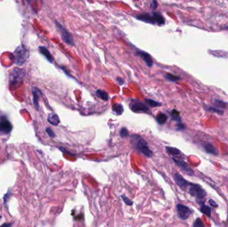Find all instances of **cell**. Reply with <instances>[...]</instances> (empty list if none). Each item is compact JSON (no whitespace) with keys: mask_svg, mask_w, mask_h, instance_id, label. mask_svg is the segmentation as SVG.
Wrapping results in <instances>:
<instances>
[{"mask_svg":"<svg viewBox=\"0 0 228 227\" xmlns=\"http://www.w3.org/2000/svg\"><path fill=\"white\" fill-rule=\"evenodd\" d=\"M130 143L137 152L146 157H151L152 156V151L149 149L147 142L141 136L135 134L132 135L130 138Z\"/></svg>","mask_w":228,"mask_h":227,"instance_id":"obj_1","label":"cell"},{"mask_svg":"<svg viewBox=\"0 0 228 227\" xmlns=\"http://www.w3.org/2000/svg\"><path fill=\"white\" fill-rule=\"evenodd\" d=\"M26 71L23 69L18 68L14 69L10 75V85L14 89L17 88L22 83Z\"/></svg>","mask_w":228,"mask_h":227,"instance_id":"obj_2","label":"cell"},{"mask_svg":"<svg viewBox=\"0 0 228 227\" xmlns=\"http://www.w3.org/2000/svg\"><path fill=\"white\" fill-rule=\"evenodd\" d=\"M15 63L18 65H22L25 63L29 57V51L23 45H20L14 51Z\"/></svg>","mask_w":228,"mask_h":227,"instance_id":"obj_3","label":"cell"},{"mask_svg":"<svg viewBox=\"0 0 228 227\" xmlns=\"http://www.w3.org/2000/svg\"><path fill=\"white\" fill-rule=\"evenodd\" d=\"M55 24L56 25L57 29L60 32L62 40L71 46L74 45V41H73L72 35L70 34L69 32L67 31L65 27L60 24L57 21H55Z\"/></svg>","mask_w":228,"mask_h":227,"instance_id":"obj_4","label":"cell"},{"mask_svg":"<svg viewBox=\"0 0 228 227\" xmlns=\"http://www.w3.org/2000/svg\"><path fill=\"white\" fill-rule=\"evenodd\" d=\"M188 191L191 195L193 197H195L198 201L204 199L206 196V192L201 186L197 184L191 183L189 186L188 187Z\"/></svg>","mask_w":228,"mask_h":227,"instance_id":"obj_5","label":"cell"},{"mask_svg":"<svg viewBox=\"0 0 228 227\" xmlns=\"http://www.w3.org/2000/svg\"><path fill=\"white\" fill-rule=\"evenodd\" d=\"M129 108L133 112L135 113H140V112H144V113H149V109L146 105L141 101L132 99L129 103Z\"/></svg>","mask_w":228,"mask_h":227,"instance_id":"obj_6","label":"cell"},{"mask_svg":"<svg viewBox=\"0 0 228 227\" xmlns=\"http://www.w3.org/2000/svg\"><path fill=\"white\" fill-rule=\"evenodd\" d=\"M12 130V125L5 116L0 117V133L9 134Z\"/></svg>","mask_w":228,"mask_h":227,"instance_id":"obj_7","label":"cell"},{"mask_svg":"<svg viewBox=\"0 0 228 227\" xmlns=\"http://www.w3.org/2000/svg\"><path fill=\"white\" fill-rule=\"evenodd\" d=\"M176 208L178 216L182 220H186L192 213L190 208L182 204H177Z\"/></svg>","mask_w":228,"mask_h":227,"instance_id":"obj_8","label":"cell"},{"mask_svg":"<svg viewBox=\"0 0 228 227\" xmlns=\"http://www.w3.org/2000/svg\"><path fill=\"white\" fill-rule=\"evenodd\" d=\"M173 160L175 163L176 164L177 166L180 167L185 173H186L187 174H188V175H190V176L193 175V170L190 168V167L189 166L187 162H186L183 160H181V159H175V158H173Z\"/></svg>","mask_w":228,"mask_h":227,"instance_id":"obj_9","label":"cell"},{"mask_svg":"<svg viewBox=\"0 0 228 227\" xmlns=\"http://www.w3.org/2000/svg\"><path fill=\"white\" fill-rule=\"evenodd\" d=\"M174 180L175 183H177L178 186H180L181 189L183 190L188 189V187L189 186L191 183L188 182L179 173H175L174 174Z\"/></svg>","mask_w":228,"mask_h":227,"instance_id":"obj_10","label":"cell"},{"mask_svg":"<svg viewBox=\"0 0 228 227\" xmlns=\"http://www.w3.org/2000/svg\"><path fill=\"white\" fill-rule=\"evenodd\" d=\"M136 55L142 58V59L145 61V63H146V65L149 67H152L153 66V61L152 59V57L148 53L139 50L136 51Z\"/></svg>","mask_w":228,"mask_h":227,"instance_id":"obj_11","label":"cell"},{"mask_svg":"<svg viewBox=\"0 0 228 227\" xmlns=\"http://www.w3.org/2000/svg\"><path fill=\"white\" fill-rule=\"evenodd\" d=\"M136 19L147 23L155 24V22H154V20L153 19L152 15H150L147 13H144V14H141L137 15L136 16Z\"/></svg>","mask_w":228,"mask_h":227,"instance_id":"obj_12","label":"cell"},{"mask_svg":"<svg viewBox=\"0 0 228 227\" xmlns=\"http://www.w3.org/2000/svg\"><path fill=\"white\" fill-rule=\"evenodd\" d=\"M32 94L33 96V103L37 110L39 109V98L42 95V92L39 89L33 87L32 89Z\"/></svg>","mask_w":228,"mask_h":227,"instance_id":"obj_13","label":"cell"},{"mask_svg":"<svg viewBox=\"0 0 228 227\" xmlns=\"http://www.w3.org/2000/svg\"><path fill=\"white\" fill-rule=\"evenodd\" d=\"M152 17L155 23H157L158 26H162L165 24V19L163 15L158 12L153 11L152 13Z\"/></svg>","mask_w":228,"mask_h":227,"instance_id":"obj_14","label":"cell"},{"mask_svg":"<svg viewBox=\"0 0 228 227\" xmlns=\"http://www.w3.org/2000/svg\"><path fill=\"white\" fill-rule=\"evenodd\" d=\"M39 51L40 52V53L43 55L46 59H47L50 63H52L54 61V58L52 57L51 54L50 53V52L49 51L47 48L45 47H44V46H40L39 47Z\"/></svg>","mask_w":228,"mask_h":227,"instance_id":"obj_15","label":"cell"},{"mask_svg":"<svg viewBox=\"0 0 228 227\" xmlns=\"http://www.w3.org/2000/svg\"><path fill=\"white\" fill-rule=\"evenodd\" d=\"M48 121L50 123L51 125H54V126H57V125L60 124V119L57 114L52 113L48 115Z\"/></svg>","mask_w":228,"mask_h":227,"instance_id":"obj_16","label":"cell"},{"mask_svg":"<svg viewBox=\"0 0 228 227\" xmlns=\"http://www.w3.org/2000/svg\"><path fill=\"white\" fill-rule=\"evenodd\" d=\"M203 148H204L205 152L209 153V154H211L214 155H217L218 154L217 149L215 148L214 145H212L210 143H205V145H203Z\"/></svg>","mask_w":228,"mask_h":227,"instance_id":"obj_17","label":"cell"},{"mask_svg":"<svg viewBox=\"0 0 228 227\" xmlns=\"http://www.w3.org/2000/svg\"><path fill=\"white\" fill-rule=\"evenodd\" d=\"M112 111L115 113L116 115H121L124 111V107H123L122 104H115V105L112 106Z\"/></svg>","mask_w":228,"mask_h":227,"instance_id":"obj_18","label":"cell"},{"mask_svg":"<svg viewBox=\"0 0 228 227\" xmlns=\"http://www.w3.org/2000/svg\"><path fill=\"white\" fill-rule=\"evenodd\" d=\"M156 119L157 122L158 123V124L163 125L168 120V116L166 115L165 113H159V114L156 116Z\"/></svg>","mask_w":228,"mask_h":227,"instance_id":"obj_19","label":"cell"},{"mask_svg":"<svg viewBox=\"0 0 228 227\" xmlns=\"http://www.w3.org/2000/svg\"><path fill=\"white\" fill-rule=\"evenodd\" d=\"M95 93H96L97 96L98 97H100V99H101L102 100L106 101H108L109 96L107 92L104 91L103 90H101V89H97L96 92H95Z\"/></svg>","mask_w":228,"mask_h":227,"instance_id":"obj_20","label":"cell"},{"mask_svg":"<svg viewBox=\"0 0 228 227\" xmlns=\"http://www.w3.org/2000/svg\"><path fill=\"white\" fill-rule=\"evenodd\" d=\"M166 151H167L168 153L170 154L173 156H177L181 154V151L177 148H175V147H165Z\"/></svg>","mask_w":228,"mask_h":227,"instance_id":"obj_21","label":"cell"},{"mask_svg":"<svg viewBox=\"0 0 228 227\" xmlns=\"http://www.w3.org/2000/svg\"><path fill=\"white\" fill-rule=\"evenodd\" d=\"M170 115L173 120L177 121V123H181V119L180 115V112L177 111V110H175V109L171 110V111L170 112Z\"/></svg>","mask_w":228,"mask_h":227,"instance_id":"obj_22","label":"cell"},{"mask_svg":"<svg viewBox=\"0 0 228 227\" xmlns=\"http://www.w3.org/2000/svg\"><path fill=\"white\" fill-rule=\"evenodd\" d=\"M200 211L202 213H203L205 215H207L208 216H211V209L208 206H206L205 204H202L201 207H200Z\"/></svg>","mask_w":228,"mask_h":227,"instance_id":"obj_23","label":"cell"},{"mask_svg":"<svg viewBox=\"0 0 228 227\" xmlns=\"http://www.w3.org/2000/svg\"><path fill=\"white\" fill-rule=\"evenodd\" d=\"M165 79L167 81H169L175 82V81H180V77H178V76L170 74V73H168V74L165 75Z\"/></svg>","mask_w":228,"mask_h":227,"instance_id":"obj_24","label":"cell"},{"mask_svg":"<svg viewBox=\"0 0 228 227\" xmlns=\"http://www.w3.org/2000/svg\"><path fill=\"white\" fill-rule=\"evenodd\" d=\"M146 103L149 107H159L162 105V103H160L158 102V101H156L153 99H147L146 100Z\"/></svg>","mask_w":228,"mask_h":227,"instance_id":"obj_25","label":"cell"},{"mask_svg":"<svg viewBox=\"0 0 228 227\" xmlns=\"http://www.w3.org/2000/svg\"><path fill=\"white\" fill-rule=\"evenodd\" d=\"M214 103L215 106L216 107H221V108H223H223L226 107V103L223 102V101H222L215 99Z\"/></svg>","mask_w":228,"mask_h":227,"instance_id":"obj_26","label":"cell"},{"mask_svg":"<svg viewBox=\"0 0 228 227\" xmlns=\"http://www.w3.org/2000/svg\"><path fill=\"white\" fill-rule=\"evenodd\" d=\"M119 135L120 137L124 138V137H127L129 136V131H128L127 129L125 127H123L121 129V130L119 131Z\"/></svg>","mask_w":228,"mask_h":227,"instance_id":"obj_27","label":"cell"},{"mask_svg":"<svg viewBox=\"0 0 228 227\" xmlns=\"http://www.w3.org/2000/svg\"><path fill=\"white\" fill-rule=\"evenodd\" d=\"M122 198L123 201H124L125 203L127 205H128V206H131V205L133 204V201H132L130 198H129L128 197H126V196L122 195Z\"/></svg>","mask_w":228,"mask_h":227,"instance_id":"obj_28","label":"cell"},{"mask_svg":"<svg viewBox=\"0 0 228 227\" xmlns=\"http://www.w3.org/2000/svg\"><path fill=\"white\" fill-rule=\"evenodd\" d=\"M193 227H205L202 220L200 219H197L193 223Z\"/></svg>","mask_w":228,"mask_h":227,"instance_id":"obj_29","label":"cell"},{"mask_svg":"<svg viewBox=\"0 0 228 227\" xmlns=\"http://www.w3.org/2000/svg\"><path fill=\"white\" fill-rule=\"evenodd\" d=\"M45 131H46V133H48V135L50 136V137H51V138H54V137H55V133H54V131L52 130L51 128L48 127L47 129H46V130H45Z\"/></svg>","mask_w":228,"mask_h":227,"instance_id":"obj_30","label":"cell"},{"mask_svg":"<svg viewBox=\"0 0 228 227\" xmlns=\"http://www.w3.org/2000/svg\"><path fill=\"white\" fill-rule=\"evenodd\" d=\"M184 129H185V125L181 123H178L176 125V129L177 131L183 130Z\"/></svg>","mask_w":228,"mask_h":227,"instance_id":"obj_31","label":"cell"},{"mask_svg":"<svg viewBox=\"0 0 228 227\" xmlns=\"http://www.w3.org/2000/svg\"><path fill=\"white\" fill-rule=\"evenodd\" d=\"M209 110H210V111H215V113H218V114H223V111H221V110H220V109H217L216 108H214V107H211V108H209Z\"/></svg>","mask_w":228,"mask_h":227,"instance_id":"obj_32","label":"cell"},{"mask_svg":"<svg viewBox=\"0 0 228 227\" xmlns=\"http://www.w3.org/2000/svg\"><path fill=\"white\" fill-rule=\"evenodd\" d=\"M158 3L156 1H152V3H151V8H152L153 10H156V9L158 8Z\"/></svg>","mask_w":228,"mask_h":227,"instance_id":"obj_33","label":"cell"},{"mask_svg":"<svg viewBox=\"0 0 228 227\" xmlns=\"http://www.w3.org/2000/svg\"><path fill=\"white\" fill-rule=\"evenodd\" d=\"M209 203L211 205V206H213L214 207H217V204L216 203H215V202L214 200H212V199H210V200L209 201Z\"/></svg>","mask_w":228,"mask_h":227,"instance_id":"obj_34","label":"cell"},{"mask_svg":"<svg viewBox=\"0 0 228 227\" xmlns=\"http://www.w3.org/2000/svg\"><path fill=\"white\" fill-rule=\"evenodd\" d=\"M117 81H118L119 83V85H123V84L124 83V80L122 78H121V77H118V78H117Z\"/></svg>","mask_w":228,"mask_h":227,"instance_id":"obj_35","label":"cell"},{"mask_svg":"<svg viewBox=\"0 0 228 227\" xmlns=\"http://www.w3.org/2000/svg\"><path fill=\"white\" fill-rule=\"evenodd\" d=\"M13 223H4L0 227H11Z\"/></svg>","mask_w":228,"mask_h":227,"instance_id":"obj_36","label":"cell"}]
</instances>
